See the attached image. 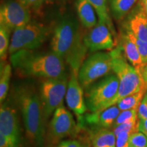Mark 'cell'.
Returning <instances> with one entry per match:
<instances>
[{"label":"cell","mask_w":147,"mask_h":147,"mask_svg":"<svg viewBox=\"0 0 147 147\" xmlns=\"http://www.w3.org/2000/svg\"><path fill=\"white\" fill-rule=\"evenodd\" d=\"M12 96L21 112L29 142L34 147H44L46 121L40 93L32 84L20 82L14 86Z\"/></svg>","instance_id":"cell-1"},{"label":"cell","mask_w":147,"mask_h":147,"mask_svg":"<svg viewBox=\"0 0 147 147\" xmlns=\"http://www.w3.org/2000/svg\"><path fill=\"white\" fill-rule=\"evenodd\" d=\"M51 49L69 64L71 71L78 75L88 49L79 22L74 16L67 14L59 22L53 31Z\"/></svg>","instance_id":"cell-2"},{"label":"cell","mask_w":147,"mask_h":147,"mask_svg":"<svg viewBox=\"0 0 147 147\" xmlns=\"http://www.w3.org/2000/svg\"><path fill=\"white\" fill-rule=\"evenodd\" d=\"M16 72L23 76L59 78L65 75V61L53 52L21 50L10 55Z\"/></svg>","instance_id":"cell-3"},{"label":"cell","mask_w":147,"mask_h":147,"mask_svg":"<svg viewBox=\"0 0 147 147\" xmlns=\"http://www.w3.org/2000/svg\"><path fill=\"white\" fill-rule=\"evenodd\" d=\"M110 53L113 57V71L118 77L119 87L117 95L110 103L108 107L117 104L127 96L142 90H147V84L142 73L128 63L124 53H123L122 48L117 47L110 51Z\"/></svg>","instance_id":"cell-4"},{"label":"cell","mask_w":147,"mask_h":147,"mask_svg":"<svg viewBox=\"0 0 147 147\" xmlns=\"http://www.w3.org/2000/svg\"><path fill=\"white\" fill-rule=\"evenodd\" d=\"M51 33L50 27L30 21L14 31L8 52L11 55L21 50H36L43 45Z\"/></svg>","instance_id":"cell-5"},{"label":"cell","mask_w":147,"mask_h":147,"mask_svg":"<svg viewBox=\"0 0 147 147\" xmlns=\"http://www.w3.org/2000/svg\"><path fill=\"white\" fill-rule=\"evenodd\" d=\"M119 87V80L115 74H110L93 83L86 89L85 102L91 112H97L108 107L115 98Z\"/></svg>","instance_id":"cell-6"},{"label":"cell","mask_w":147,"mask_h":147,"mask_svg":"<svg viewBox=\"0 0 147 147\" xmlns=\"http://www.w3.org/2000/svg\"><path fill=\"white\" fill-rule=\"evenodd\" d=\"M113 71L110 52H95L84 59L78 71V80L84 89Z\"/></svg>","instance_id":"cell-7"},{"label":"cell","mask_w":147,"mask_h":147,"mask_svg":"<svg viewBox=\"0 0 147 147\" xmlns=\"http://www.w3.org/2000/svg\"><path fill=\"white\" fill-rule=\"evenodd\" d=\"M68 80L66 74L59 78H46L42 82L40 90V95L43 106L45 121L54 113L56 109L63 105Z\"/></svg>","instance_id":"cell-8"},{"label":"cell","mask_w":147,"mask_h":147,"mask_svg":"<svg viewBox=\"0 0 147 147\" xmlns=\"http://www.w3.org/2000/svg\"><path fill=\"white\" fill-rule=\"evenodd\" d=\"M76 125L73 116L63 105L54 112L48 129V142L51 146L76 132Z\"/></svg>","instance_id":"cell-9"},{"label":"cell","mask_w":147,"mask_h":147,"mask_svg":"<svg viewBox=\"0 0 147 147\" xmlns=\"http://www.w3.org/2000/svg\"><path fill=\"white\" fill-rule=\"evenodd\" d=\"M31 21L29 8L20 0H8L1 5L0 25L11 32Z\"/></svg>","instance_id":"cell-10"},{"label":"cell","mask_w":147,"mask_h":147,"mask_svg":"<svg viewBox=\"0 0 147 147\" xmlns=\"http://www.w3.org/2000/svg\"><path fill=\"white\" fill-rule=\"evenodd\" d=\"M109 27L104 22L99 21L96 25L84 36V42L88 50L92 53L103 50H113L115 42Z\"/></svg>","instance_id":"cell-11"},{"label":"cell","mask_w":147,"mask_h":147,"mask_svg":"<svg viewBox=\"0 0 147 147\" xmlns=\"http://www.w3.org/2000/svg\"><path fill=\"white\" fill-rule=\"evenodd\" d=\"M0 134L13 142L15 147H19L21 132L17 112L8 103L1 104L0 109Z\"/></svg>","instance_id":"cell-12"},{"label":"cell","mask_w":147,"mask_h":147,"mask_svg":"<svg viewBox=\"0 0 147 147\" xmlns=\"http://www.w3.org/2000/svg\"><path fill=\"white\" fill-rule=\"evenodd\" d=\"M83 88L78 80V75L71 71L65 100L67 106L77 116H82L87 112V106L84 98Z\"/></svg>","instance_id":"cell-13"},{"label":"cell","mask_w":147,"mask_h":147,"mask_svg":"<svg viewBox=\"0 0 147 147\" xmlns=\"http://www.w3.org/2000/svg\"><path fill=\"white\" fill-rule=\"evenodd\" d=\"M121 110L117 104L106 109L97 112H91L84 117L88 124L97 127V128H110L113 127Z\"/></svg>","instance_id":"cell-14"},{"label":"cell","mask_w":147,"mask_h":147,"mask_svg":"<svg viewBox=\"0 0 147 147\" xmlns=\"http://www.w3.org/2000/svg\"><path fill=\"white\" fill-rule=\"evenodd\" d=\"M121 48L123 51L125 56L130 63L137 70L142 71L144 68L142 59L140 54L136 45L129 37L127 34L122 36L121 40Z\"/></svg>","instance_id":"cell-15"},{"label":"cell","mask_w":147,"mask_h":147,"mask_svg":"<svg viewBox=\"0 0 147 147\" xmlns=\"http://www.w3.org/2000/svg\"><path fill=\"white\" fill-rule=\"evenodd\" d=\"M76 10L79 19L84 27L91 29L96 25L95 10L88 0H77Z\"/></svg>","instance_id":"cell-16"},{"label":"cell","mask_w":147,"mask_h":147,"mask_svg":"<svg viewBox=\"0 0 147 147\" xmlns=\"http://www.w3.org/2000/svg\"><path fill=\"white\" fill-rule=\"evenodd\" d=\"M128 31L137 38L147 41V14L140 10L129 19Z\"/></svg>","instance_id":"cell-17"},{"label":"cell","mask_w":147,"mask_h":147,"mask_svg":"<svg viewBox=\"0 0 147 147\" xmlns=\"http://www.w3.org/2000/svg\"><path fill=\"white\" fill-rule=\"evenodd\" d=\"M93 147H116V136L109 128H96L92 133Z\"/></svg>","instance_id":"cell-18"},{"label":"cell","mask_w":147,"mask_h":147,"mask_svg":"<svg viewBox=\"0 0 147 147\" xmlns=\"http://www.w3.org/2000/svg\"><path fill=\"white\" fill-rule=\"evenodd\" d=\"M12 76V66L10 63L1 64L0 71V102L1 104L6 98L10 87V82Z\"/></svg>","instance_id":"cell-19"},{"label":"cell","mask_w":147,"mask_h":147,"mask_svg":"<svg viewBox=\"0 0 147 147\" xmlns=\"http://www.w3.org/2000/svg\"><path fill=\"white\" fill-rule=\"evenodd\" d=\"M138 0H109L110 8L116 19H121L130 10Z\"/></svg>","instance_id":"cell-20"},{"label":"cell","mask_w":147,"mask_h":147,"mask_svg":"<svg viewBox=\"0 0 147 147\" xmlns=\"http://www.w3.org/2000/svg\"><path fill=\"white\" fill-rule=\"evenodd\" d=\"M146 89H144L136 93L127 96L117 102V105L118 106L121 111L138 108L140 104L143 100V96L146 94Z\"/></svg>","instance_id":"cell-21"},{"label":"cell","mask_w":147,"mask_h":147,"mask_svg":"<svg viewBox=\"0 0 147 147\" xmlns=\"http://www.w3.org/2000/svg\"><path fill=\"white\" fill-rule=\"evenodd\" d=\"M95 8V12L98 16L99 21L105 23L109 27L112 32L114 28L108 13L107 0H88Z\"/></svg>","instance_id":"cell-22"},{"label":"cell","mask_w":147,"mask_h":147,"mask_svg":"<svg viewBox=\"0 0 147 147\" xmlns=\"http://www.w3.org/2000/svg\"><path fill=\"white\" fill-rule=\"evenodd\" d=\"M11 32L0 25V57L1 61H5L10 47V34Z\"/></svg>","instance_id":"cell-23"},{"label":"cell","mask_w":147,"mask_h":147,"mask_svg":"<svg viewBox=\"0 0 147 147\" xmlns=\"http://www.w3.org/2000/svg\"><path fill=\"white\" fill-rule=\"evenodd\" d=\"M138 108H134V109L121 111L119 113L117 118L116 119L113 127H115L118 126L119 125L125 123L129 122V121H131L134 119L138 118Z\"/></svg>","instance_id":"cell-24"},{"label":"cell","mask_w":147,"mask_h":147,"mask_svg":"<svg viewBox=\"0 0 147 147\" xmlns=\"http://www.w3.org/2000/svg\"><path fill=\"white\" fill-rule=\"evenodd\" d=\"M139 118H137L131 121H129V122L119 125L115 127H113V131L115 133V136H117L119 134L123 131L129 132L131 134L135 133V132L139 131Z\"/></svg>","instance_id":"cell-25"},{"label":"cell","mask_w":147,"mask_h":147,"mask_svg":"<svg viewBox=\"0 0 147 147\" xmlns=\"http://www.w3.org/2000/svg\"><path fill=\"white\" fill-rule=\"evenodd\" d=\"M126 34L129 37L130 39L133 40L134 43L136 45L140 54L143 65L144 67L147 65V41H143L138 39L128 30L127 31Z\"/></svg>","instance_id":"cell-26"},{"label":"cell","mask_w":147,"mask_h":147,"mask_svg":"<svg viewBox=\"0 0 147 147\" xmlns=\"http://www.w3.org/2000/svg\"><path fill=\"white\" fill-rule=\"evenodd\" d=\"M129 147H147V136L140 131L130 135Z\"/></svg>","instance_id":"cell-27"},{"label":"cell","mask_w":147,"mask_h":147,"mask_svg":"<svg viewBox=\"0 0 147 147\" xmlns=\"http://www.w3.org/2000/svg\"><path fill=\"white\" fill-rule=\"evenodd\" d=\"M131 134L123 131L116 136V147H129V140Z\"/></svg>","instance_id":"cell-28"},{"label":"cell","mask_w":147,"mask_h":147,"mask_svg":"<svg viewBox=\"0 0 147 147\" xmlns=\"http://www.w3.org/2000/svg\"><path fill=\"white\" fill-rule=\"evenodd\" d=\"M55 147H85L76 140H67L59 143Z\"/></svg>","instance_id":"cell-29"},{"label":"cell","mask_w":147,"mask_h":147,"mask_svg":"<svg viewBox=\"0 0 147 147\" xmlns=\"http://www.w3.org/2000/svg\"><path fill=\"white\" fill-rule=\"evenodd\" d=\"M138 117L140 119H147V103L144 100H142L138 107Z\"/></svg>","instance_id":"cell-30"},{"label":"cell","mask_w":147,"mask_h":147,"mask_svg":"<svg viewBox=\"0 0 147 147\" xmlns=\"http://www.w3.org/2000/svg\"><path fill=\"white\" fill-rule=\"evenodd\" d=\"M0 147H15L11 140L0 134Z\"/></svg>","instance_id":"cell-31"},{"label":"cell","mask_w":147,"mask_h":147,"mask_svg":"<svg viewBox=\"0 0 147 147\" xmlns=\"http://www.w3.org/2000/svg\"><path fill=\"white\" fill-rule=\"evenodd\" d=\"M29 8H37L40 6L43 0H20Z\"/></svg>","instance_id":"cell-32"},{"label":"cell","mask_w":147,"mask_h":147,"mask_svg":"<svg viewBox=\"0 0 147 147\" xmlns=\"http://www.w3.org/2000/svg\"><path fill=\"white\" fill-rule=\"evenodd\" d=\"M138 131L147 136V119H140Z\"/></svg>","instance_id":"cell-33"},{"label":"cell","mask_w":147,"mask_h":147,"mask_svg":"<svg viewBox=\"0 0 147 147\" xmlns=\"http://www.w3.org/2000/svg\"><path fill=\"white\" fill-rule=\"evenodd\" d=\"M139 6L140 10L147 14V0H139Z\"/></svg>","instance_id":"cell-34"},{"label":"cell","mask_w":147,"mask_h":147,"mask_svg":"<svg viewBox=\"0 0 147 147\" xmlns=\"http://www.w3.org/2000/svg\"><path fill=\"white\" fill-rule=\"evenodd\" d=\"M141 73H142V75L145 82H146V84H147V65L146 66H144V68H143L142 69V71H141Z\"/></svg>","instance_id":"cell-35"},{"label":"cell","mask_w":147,"mask_h":147,"mask_svg":"<svg viewBox=\"0 0 147 147\" xmlns=\"http://www.w3.org/2000/svg\"><path fill=\"white\" fill-rule=\"evenodd\" d=\"M143 100H144L145 102L147 103V94H146V95H144V98H143Z\"/></svg>","instance_id":"cell-36"}]
</instances>
